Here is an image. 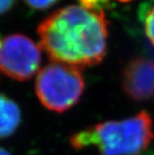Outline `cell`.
Wrapping results in <instances>:
<instances>
[{"label":"cell","instance_id":"52a82bcc","mask_svg":"<svg viewBox=\"0 0 154 155\" xmlns=\"http://www.w3.org/2000/svg\"><path fill=\"white\" fill-rule=\"evenodd\" d=\"M144 28H145V33L147 37L154 45V6L147 13L145 21H144Z\"/></svg>","mask_w":154,"mask_h":155},{"label":"cell","instance_id":"7a4b0ae2","mask_svg":"<svg viewBox=\"0 0 154 155\" xmlns=\"http://www.w3.org/2000/svg\"><path fill=\"white\" fill-rule=\"evenodd\" d=\"M154 139L153 120L148 112L141 111L120 121H105L85 128L70 137L76 150L94 146L98 155H138Z\"/></svg>","mask_w":154,"mask_h":155},{"label":"cell","instance_id":"5b68a950","mask_svg":"<svg viewBox=\"0 0 154 155\" xmlns=\"http://www.w3.org/2000/svg\"><path fill=\"white\" fill-rule=\"evenodd\" d=\"M121 85L127 96L135 101H145L154 96V61L135 57L127 62L121 75Z\"/></svg>","mask_w":154,"mask_h":155},{"label":"cell","instance_id":"277c9868","mask_svg":"<svg viewBox=\"0 0 154 155\" xmlns=\"http://www.w3.org/2000/svg\"><path fill=\"white\" fill-rule=\"evenodd\" d=\"M41 62L39 45L22 34H11L0 40V71L18 81L30 79Z\"/></svg>","mask_w":154,"mask_h":155},{"label":"cell","instance_id":"9c48e42d","mask_svg":"<svg viewBox=\"0 0 154 155\" xmlns=\"http://www.w3.org/2000/svg\"><path fill=\"white\" fill-rule=\"evenodd\" d=\"M25 3L31 8L38 9V10H43L51 7L55 3H57L59 0H24Z\"/></svg>","mask_w":154,"mask_h":155},{"label":"cell","instance_id":"8992f818","mask_svg":"<svg viewBox=\"0 0 154 155\" xmlns=\"http://www.w3.org/2000/svg\"><path fill=\"white\" fill-rule=\"evenodd\" d=\"M21 123V111L15 101L0 93V138L11 136Z\"/></svg>","mask_w":154,"mask_h":155},{"label":"cell","instance_id":"30bf717a","mask_svg":"<svg viewBox=\"0 0 154 155\" xmlns=\"http://www.w3.org/2000/svg\"><path fill=\"white\" fill-rule=\"evenodd\" d=\"M15 0H0V14L7 12L12 8Z\"/></svg>","mask_w":154,"mask_h":155},{"label":"cell","instance_id":"8fae6325","mask_svg":"<svg viewBox=\"0 0 154 155\" xmlns=\"http://www.w3.org/2000/svg\"><path fill=\"white\" fill-rule=\"evenodd\" d=\"M0 155H11V154L9 153V151L4 149V148L0 147Z\"/></svg>","mask_w":154,"mask_h":155},{"label":"cell","instance_id":"ba28073f","mask_svg":"<svg viewBox=\"0 0 154 155\" xmlns=\"http://www.w3.org/2000/svg\"><path fill=\"white\" fill-rule=\"evenodd\" d=\"M109 1L110 0H80L81 5L83 7L95 11H101V12H103L102 7L107 6ZM122 1H126V0H122Z\"/></svg>","mask_w":154,"mask_h":155},{"label":"cell","instance_id":"6da1fadb","mask_svg":"<svg viewBox=\"0 0 154 155\" xmlns=\"http://www.w3.org/2000/svg\"><path fill=\"white\" fill-rule=\"evenodd\" d=\"M40 46L54 62L74 67L99 64L107 50L104 13L68 5L43 20L37 29Z\"/></svg>","mask_w":154,"mask_h":155},{"label":"cell","instance_id":"3957f363","mask_svg":"<svg viewBox=\"0 0 154 155\" xmlns=\"http://www.w3.org/2000/svg\"><path fill=\"white\" fill-rule=\"evenodd\" d=\"M84 87V77L79 68L59 62H52L40 69L35 81V92L41 104L59 113L79 101Z\"/></svg>","mask_w":154,"mask_h":155}]
</instances>
